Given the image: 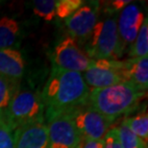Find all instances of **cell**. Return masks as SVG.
Returning a JSON list of instances; mask_svg holds the SVG:
<instances>
[{"instance_id":"1","label":"cell","mask_w":148,"mask_h":148,"mask_svg":"<svg viewBox=\"0 0 148 148\" xmlns=\"http://www.w3.org/2000/svg\"><path fill=\"white\" fill-rule=\"evenodd\" d=\"M90 90L82 73L52 66L40 93L44 105V120L47 121L86 104Z\"/></svg>"},{"instance_id":"2","label":"cell","mask_w":148,"mask_h":148,"mask_svg":"<svg viewBox=\"0 0 148 148\" xmlns=\"http://www.w3.org/2000/svg\"><path fill=\"white\" fill-rule=\"evenodd\" d=\"M146 91L130 82H123L104 88L90 90L88 104L114 122L118 117L135 111Z\"/></svg>"},{"instance_id":"3","label":"cell","mask_w":148,"mask_h":148,"mask_svg":"<svg viewBox=\"0 0 148 148\" xmlns=\"http://www.w3.org/2000/svg\"><path fill=\"white\" fill-rule=\"evenodd\" d=\"M115 16L98 19L87 40L86 54L92 60H118L123 54L124 46L117 30Z\"/></svg>"},{"instance_id":"4","label":"cell","mask_w":148,"mask_h":148,"mask_svg":"<svg viewBox=\"0 0 148 148\" xmlns=\"http://www.w3.org/2000/svg\"><path fill=\"white\" fill-rule=\"evenodd\" d=\"M2 121L12 131L31 124L45 122L41 94L31 90H18L3 114Z\"/></svg>"},{"instance_id":"5","label":"cell","mask_w":148,"mask_h":148,"mask_svg":"<svg viewBox=\"0 0 148 148\" xmlns=\"http://www.w3.org/2000/svg\"><path fill=\"white\" fill-rule=\"evenodd\" d=\"M83 140H103L112 122L91 106H79L67 112Z\"/></svg>"},{"instance_id":"6","label":"cell","mask_w":148,"mask_h":148,"mask_svg":"<svg viewBox=\"0 0 148 148\" xmlns=\"http://www.w3.org/2000/svg\"><path fill=\"white\" fill-rule=\"evenodd\" d=\"M82 74L90 90L104 88L125 82L122 61L119 60H93Z\"/></svg>"},{"instance_id":"7","label":"cell","mask_w":148,"mask_h":148,"mask_svg":"<svg viewBox=\"0 0 148 148\" xmlns=\"http://www.w3.org/2000/svg\"><path fill=\"white\" fill-rule=\"evenodd\" d=\"M92 61L69 35L59 41L52 55L53 66L79 73L85 72Z\"/></svg>"},{"instance_id":"8","label":"cell","mask_w":148,"mask_h":148,"mask_svg":"<svg viewBox=\"0 0 148 148\" xmlns=\"http://www.w3.org/2000/svg\"><path fill=\"white\" fill-rule=\"evenodd\" d=\"M49 148H79L83 138L67 112L45 121Z\"/></svg>"},{"instance_id":"9","label":"cell","mask_w":148,"mask_h":148,"mask_svg":"<svg viewBox=\"0 0 148 148\" xmlns=\"http://www.w3.org/2000/svg\"><path fill=\"white\" fill-rule=\"evenodd\" d=\"M99 2L83 4L72 16L66 19V26L69 36L74 40H87L98 21Z\"/></svg>"},{"instance_id":"10","label":"cell","mask_w":148,"mask_h":148,"mask_svg":"<svg viewBox=\"0 0 148 148\" xmlns=\"http://www.w3.org/2000/svg\"><path fill=\"white\" fill-rule=\"evenodd\" d=\"M145 19L143 12L136 4L127 5L116 19L117 30L124 46H131Z\"/></svg>"},{"instance_id":"11","label":"cell","mask_w":148,"mask_h":148,"mask_svg":"<svg viewBox=\"0 0 148 148\" xmlns=\"http://www.w3.org/2000/svg\"><path fill=\"white\" fill-rule=\"evenodd\" d=\"M14 148H49L45 122H38L14 131Z\"/></svg>"},{"instance_id":"12","label":"cell","mask_w":148,"mask_h":148,"mask_svg":"<svg viewBox=\"0 0 148 148\" xmlns=\"http://www.w3.org/2000/svg\"><path fill=\"white\" fill-rule=\"evenodd\" d=\"M25 72L21 52L16 48L0 49V76L19 84Z\"/></svg>"},{"instance_id":"13","label":"cell","mask_w":148,"mask_h":148,"mask_svg":"<svg viewBox=\"0 0 148 148\" xmlns=\"http://www.w3.org/2000/svg\"><path fill=\"white\" fill-rule=\"evenodd\" d=\"M125 82H130L140 90L148 88V57L129 58L122 61Z\"/></svg>"},{"instance_id":"14","label":"cell","mask_w":148,"mask_h":148,"mask_svg":"<svg viewBox=\"0 0 148 148\" xmlns=\"http://www.w3.org/2000/svg\"><path fill=\"white\" fill-rule=\"evenodd\" d=\"M21 26L10 16L0 17V49L14 48L21 40Z\"/></svg>"},{"instance_id":"15","label":"cell","mask_w":148,"mask_h":148,"mask_svg":"<svg viewBox=\"0 0 148 148\" xmlns=\"http://www.w3.org/2000/svg\"><path fill=\"white\" fill-rule=\"evenodd\" d=\"M123 121L130 130L138 136L141 140L147 143L148 141V114L147 112H140L134 116L124 118Z\"/></svg>"},{"instance_id":"16","label":"cell","mask_w":148,"mask_h":148,"mask_svg":"<svg viewBox=\"0 0 148 148\" xmlns=\"http://www.w3.org/2000/svg\"><path fill=\"white\" fill-rule=\"evenodd\" d=\"M131 58L148 57V21L145 17L135 41L131 45L129 53Z\"/></svg>"},{"instance_id":"17","label":"cell","mask_w":148,"mask_h":148,"mask_svg":"<svg viewBox=\"0 0 148 148\" xmlns=\"http://www.w3.org/2000/svg\"><path fill=\"white\" fill-rule=\"evenodd\" d=\"M19 84L0 76V115L1 118L5 114L11 100L19 90Z\"/></svg>"},{"instance_id":"18","label":"cell","mask_w":148,"mask_h":148,"mask_svg":"<svg viewBox=\"0 0 148 148\" xmlns=\"http://www.w3.org/2000/svg\"><path fill=\"white\" fill-rule=\"evenodd\" d=\"M117 130L121 148H147V143L136 136L124 121L117 127Z\"/></svg>"},{"instance_id":"19","label":"cell","mask_w":148,"mask_h":148,"mask_svg":"<svg viewBox=\"0 0 148 148\" xmlns=\"http://www.w3.org/2000/svg\"><path fill=\"white\" fill-rule=\"evenodd\" d=\"M55 0H38L33 2L34 14L45 21H52L56 17Z\"/></svg>"},{"instance_id":"20","label":"cell","mask_w":148,"mask_h":148,"mask_svg":"<svg viewBox=\"0 0 148 148\" xmlns=\"http://www.w3.org/2000/svg\"><path fill=\"white\" fill-rule=\"evenodd\" d=\"M84 4L82 0H59L56 1V16L61 19H67Z\"/></svg>"},{"instance_id":"21","label":"cell","mask_w":148,"mask_h":148,"mask_svg":"<svg viewBox=\"0 0 148 148\" xmlns=\"http://www.w3.org/2000/svg\"><path fill=\"white\" fill-rule=\"evenodd\" d=\"M0 148H14V131L2 120L0 121Z\"/></svg>"},{"instance_id":"22","label":"cell","mask_w":148,"mask_h":148,"mask_svg":"<svg viewBox=\"0 0 148 148\" xmlns=\"http://www.w3.org/2000/svg\"><path fill=\"white\" fill-rule=\"evenodd\" d=\"M103 148H121L117 127L111 128L103 138Z\"/></svg>"},{"instance_id":"23","label":"cell","mask_w":148,"mask_h":148,"mask_svg":"<svg viewBox=\"0 0 148 148\" xmlns=\"http://www.w3.org/2000/svg\"><path fill=\"white\" fill-rule=\"evenodd\" d=\"M79 148H103V140H83Z\"/></svg>"},{"instance_id":"24","label":"cell","mask_w":148,"mask_h":148,"mask_svg":"<svg viewBox=\"0 0 148 148\" xmlns=\"http://www.w3.org/2000/svg\"><path fill=\"white\" fill-rule=\"evenodd\" d=\"M131 1L129 0H115V1H112L110 6L112 7L111 12H120L121 10H123L127 5H129Z\"/></svg>"},{"instance_id":"25","label":"cell","mask_w":148,"mask_h":148,"mask_svg":"<svg viewBox=\"0 0 148 148\" xmlns=\"http://www.w3.org/2000/svg\"><path fill=\"white\" fill-rule=\"evenodd\" d=\"M2 120V118H1V115H0V121H1Z\"/></svg>"}]
</instances>
